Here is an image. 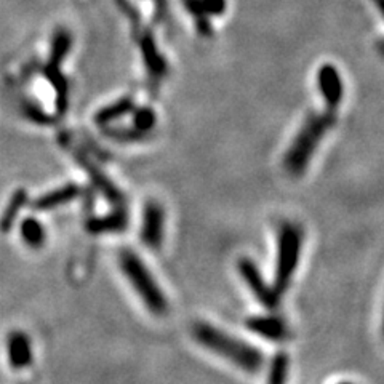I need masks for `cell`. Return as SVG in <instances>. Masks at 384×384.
<instances>
[{
	"label": "cell",
	"instance_id": "cell-1",
	"mask_svg": "<svg viewBox=\"0 0 384 384\" xmlns=\"http://www.w3.org/2000/svg\"><path fill=\"white\" fill-rule=\"evenodd\" d=\"M192 335L197 341L212 353L224 357L239 369L248 373H256L264 364L261 351L253 348L250 343L234 338L223 330L216 328L210 323L199 322L192 328Z\"/></svg>",
	"mask_w": 384,
	"mask_h": 384
},
{
	"label": "cell",
	"instance_id": "cell-2",
	"mask_svg": "<svg viewBox=\"0 0 384 384\" xmlns=\"http://www.w3.org/2000/svg\"><path fill=\"white\" fill-rule=\"evenodd\" d=\"M335 122H337V116L335 111L330 109H327V112H311L306 117L284 157V167L291 176H300L306 171L322 138L335 125Z\"/></svg>",
	"mask_w": 384,
	"mask_h": 384
},
{
	"label": "cell",
	"instance_id": "cell-3",
	"mask_svg": "<svg viewBox=\"0 0 384 384\" xmlns=\"http://www.w3.org/2000/svg\"><path fill=\"white\" fill-rule=\"evenodd\" d=\"M121 269L128 282L137 291L139 298L143 300L148 309L155 316H164L169 311V301H167L164 291L157 285L153 274L146 268V264L133 250L121 252Z\"/></svg>",
	"mask_w": 384,
	"mask_h": 384
},
{
	"label": "cell",
	"instance_id": "cell-4",
	"mask_svg": "<svg viewBox=\"0 0 384 384\" xmlns=\"http://www.w3.org/2000/svg\"><path fill=\"white\" fill-rule=\"evenodd\" d=\"M302 247V229L295 223H284L277 236V261H275L274 291L282 296L291 284L298 268Z\"/></svg>",
	"mask_w": 384,
	"mask_h": 384
},
{
	"label": "cell",
	"instance_id": "cell-5",
	"mask_svg": "<svg viewBox=\"0 0 384 384\" xmlns=\"http://www.w3.org/2000/svg\"><path fill=\"white\" fill-rule=\"evenodd\" d=\"M69 45H71V37H69L68 32L64 31L58 32L55 37V42H53L50 61H48L45 68L47 79L50 80V84L53 85V89H55V93H56L58 114H64V112L68 111V105H69L68 82H66V77H64L61 72V63L68 55Z\"/></svg>",
	"mask_w": 384,
	"mask_h": 384
},
{
	"label": "cell",
	"instance_id": "cell-6",
	"mask_svg": "<svg viewBox=\"0 0 384 384\" xmlns=\"http://www.w3.org/2000/svg\"><path fill=\"white\" fill-rule=\"evenodd\" d=\"M237 268H239V272L245 280L248 289L253 291V295H255V298L261 302L264 307H268V309H275L280 301V296L275 293L272 286H269L266 284V280L259 272V269L255 263L252 261V259L248 258H242L239 264H237Z\"/></svg>",
	"mask_w": 384,
	"mask_h": 384
},
{
	"label": "cell",
	"instance_id": "cell-7",
	"mask_svg": "<svg viewBox=\"0 0 384 384\" xmlns=\"http://www.w3.org/2000/svg\"><path fill=\"white\" fill-rule=\"evenodd\" d=\"M164 226H165V212L162 205L155 200H149L146 203L143 212V226H141V240L151 250H159L164 242Z\"/></svg>",
	"mask_w": 384,
	"mask_h": 384
},
{
	"label": "cell",
	"instance_id": "cell-8",
	"mask_svg": "<svg viewBox=\"0 0 384 384\" xmlns=\"http://www.w3.org/2000/svg\"><path fill=\"white\" fill-rule=\"evenodd\" d=\"M317 85L318 90L325 100L327 109L335 111L341 105L344 89H343V80L339 75L338 69L332 66V64H323V66L317 71Z\"/></svg>",
	"mask_w": 384,
	"mask_h": 384
},
{
	"label": "cell",
	"instance_id": "cell-9",
	"mask_svg": "<svg viewBox=\"0 0 384 384\" xmlns=\"http://www.w3.org/2000/svg\"><path fill=\"white\" fill-rule=\"evenodd\" d=\"M247 328L269 341H285L291 337L284 318L277 316H253L247 318Z\"/></svg>",
	"mask_w": 384,
	"mask_h": 384
},
{
	"label": "cell",
	"instance_id": "cell-10",
	"mask_svg": "<svg viewBox=\"0 0 384 384\" xmlns=\"http://www.w3.org/2000/svg\"><path fill=\"white\" fill-rule=\"evenodd\" d=\"M7 354L8 362L15 370H23L32 365V348H31V339L24 332H12L8 335L7 339Z\"/></svg>",
	"mask_w": 384,
	"mask_h": 384
},
{
	"label": "cell",
	"instance_id": "cell-11",
	"mask_svg": "<svg viewBox=\"0 0 384 384\" xmlns=\"http://www.w3.org/2000/svg\"><path fill=\"white\" fill-rule=\"evenodd\" d=\"M187 12L196 16L200 34H210L208 16H220L226 10V0H185Z\"/></svg>",
	"mask_w": 384,
	"mask_h": 384
},
{
	"label": "cell",
	"instance_id": "cell-12",
	"mask_svg": "<svg viewBox=\"0 0 384 384\" xmlns=\"http://www.w3.org/2000/svg\"><path fill=\"white\" fill-rule=\"evenodd\" d=\"M128 213L123 205H118L114 212L100 218H90L86 221V229L91 234H117L128 228Z\"/></svg>",
	"mask_w": 384,
	"mask_h": 384
},
{
	"label": "cell",
	"instance_id": "cell-13",
	"mask_svg": "<svg viewBox=\"0 0 384 384\" xmlns=\"http://www.w3.org/2000/svg\"><path fill=\"white\" fill-rule=\"evenodd\" d=\"M80 194H82V187L69 183V185L53 189V191L43 194V196H40L39 199H36L31 207L34 208L36 212H48V210H55L64 203L72 202V200L77 199Z\"/></svg>",
	"mask_w": 384,
	"mask_h": 384
},
{
	"label": "cell",
	"instance_id": "cell-14",
	"mask_svg": "<svg viewBox=\"0 0 384 384\" xmlns=\"http://www.w3.org/2000/svg\"><path fill=\"white\" fill-rule=\"evenodd\" d=\"M75 159H79L80 164H82V167L85 169V171L89 173V176H90V180L93 181V185L95 187H98L101 194H105L106 199L109 200V202L112 203H116L117 207L118 205H123V202H125V196H123L121 189H118L114 183H112L109 178H107L105 173H102L98 167L91 164L90 160H86L84 159L82 155H75Z\"/></svg>",
	"mask_w": 384,
	"mask_h": 384
},
{
	"label": "cell",
	"instance_id": "cell-15",
	"mask_svg": "<svg viewBox=\"0 0 384 384\" xmlns=\"http://www.w3.org/2000/svg\"><path fill=\"white\" fill-rule=\"evenodd\" d=\"M139 43H141L144 63H146V68H148L149 74L154 75L155 79L164 77L167 72V63H165V59L162 58L159 50H157L153 37H151L149 34H144Z\"/></svg>",
	"mask_w": 384,
	"mask_h": 384
},
{
	"label": "cell",
	"instance_id": "cell-16",
	"mask_svg": "<svg viewBox=\"0 0 384 384\" xmlns=\"http://www.w3.org/2000/svg\"><path fill=\"white\" fill-rule=\"evenodd\" d=\"M26 203H28V191L26 189H16L13 196L10 197L2 216H0V231L3 234H8L12 231L16 218H18L21 210L26 207Z\"/></svg>",
	"mask_w": 384,
	"mask_h": 384
},
{
	"label": "cell",
	"instance_id": "cell-17",
	"mask_svg": "<svg viewBox=\"0 0 384 384\" xmlns=\"http://www.w3.org/2000/svg\"><path fill=\"white\" fill-rule=\"evenodd\" d=\"M20 234L21 239L31 248H42L45 243V228L39 220H36L34 216H28L21 221L20 224Z\"/></svg>",
	"mask_w": 384,
	"mask_h": 384
},
{
	"label": "cell",
	"instance_id": "cell-18",
	"mask_svg": "<svg viewBox=\"0 0 384 384\" xmlns=\"http://www.w3.org/2000/svg\"><path fill=\"white\" fill-rule=\"evenodd\" d=\"M135 109V102L133 98H122L116 102H112V105L102 107L101 111L96 112L95 122L98 123V125H106V123H111L117 121V118H121L123 116L130 114Z\"/></svg>",
	"mask_w": 384,
	"mask_h": 384
},
{
	"label": "cell",
	"instance_id": "cell-19",
	"mask_svg": "<svg viewBox=\"0 0 384 384\" xmlns=\"http://www.w3.org/2000/svg\"><path fill=\"white\" fill-rule=\"evenodd\" d=\"M286 371H289V355L285 353H277L270 364L268 381L272 384L284 383L286 380Z\"/></svg>",
	"mask_w": 384,
	"mask_h": 384
},
{
	"label": "cell",
	"instance_id": "cell-20",
	"mask_svg": "<svg viewBox=\"0 0 384 384\" xmlns=\"http://www.w3.org/2000/svg\"><path fill=\"white\" fill-rule=\"evenodd\" d=\"M133 127L141 132H149L155 125V112L151 107H139L133 109Z\"/></svg>",
	"mask_w": 384,
	"mask_h": 384
},
{
	"label": "cell",
	"instance_id": "cell-21",
	"mask_svg": "<svg viewBox=\"0 0 384 384\" xmlns=\"http://www.w3.org/2000/svg\"><path fill=\"white\" fill-rule=\"evenodd\" d=\"M373 3L376 5V8L380 10V13L383 15V18H384V0H373Z\"/></svg>",
	"mask_w": 384,
	"mask_h": 384
},
{
	"label": "cell",
	"instance_id": "cell-22",
	"mask_svg": "<svg viewBox=\"0 0 384 384\" xmlns=\"http://www.w3.org/2000/svg\"><path fill=\"white\" fill-rule=\"evenodd\" d=\"M378 52H380V55L384 58V39L378 43Z\"/></svg>",
	"mask_w": 384,
	"mask_h": 384
},
{
	"label": "cell",
	"instance_id": "cell-23",
	"mask_svg": "<svg viewBox=\"0 0 384 384\" xmlns=\"http://www.w3.org/2000/svg\"><path fill=\"white\" fill-rule=\"evenodd\" d=\"M383 337H384V314H383Z\"/></svg>",
	"mask_w": 384,
	"mask_h": 384
}]
</instances>
